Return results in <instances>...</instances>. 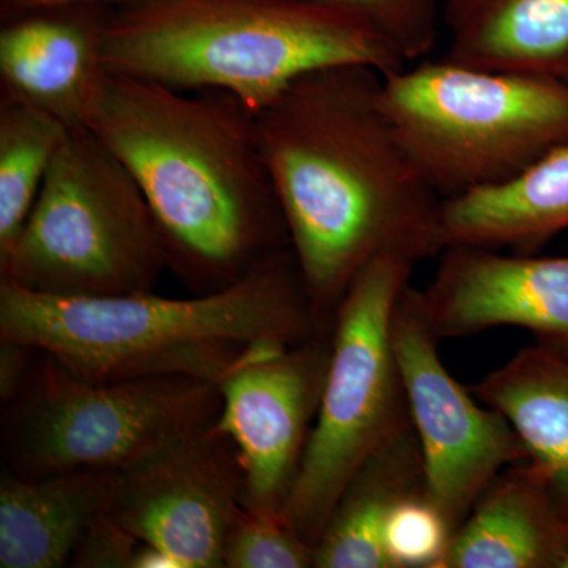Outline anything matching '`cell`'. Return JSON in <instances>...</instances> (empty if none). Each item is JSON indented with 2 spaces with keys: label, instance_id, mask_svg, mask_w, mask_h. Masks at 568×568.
Wrapping results in <instances>:
<instances>
[{
  "label": "cell",
  "instance_id": "7",
  "mask_svg": "<svg viewBox=\"0 0 568 568\" xmlns=\"http://www.w3.org/2000/svg\"><path fill=\"white\" fill-rule=\"evenodd\" d=\"M220 384L185 376L100 383L36 349L0 410L2 467L20 477L123 470L213 424Z\"/></svg>",
  "mask_w": 568,
  "mask_h": 568
},
{
  "label": "cell",
  "instance_id": "26",
  "mask_svg": "<svg viewBox=\"0 0 568 568\" xmlns=\"http://www.w3.org/2000/svg\"><path fill=\"white\" fill-rule=\"evenodd\" d=\"M552 488H555L556 499H558L560 511H562L568 525V480L562 481V484H555L552 481Z\"/></svg>",
  "mask_w": 568,
  "mask_h": 568
},
{
  "label": "cell",
  "instance_id": "11",
  "mask_svg": "<svg viewBox=\"0 0 568 568\" xmlns=\"http://www.w3.org/2000/svg\"><path fill=\"white\" fill-rule=\"evenodd\" d=\"M242 496L241 459L215 420L119 470L111 518L179 568H223Z\"/></svg>",
  "mask_w": 568,
  "mask_h": 568
},
{
  "label": "cell",
  "instance_id": "14",
  "mask_svg": "<svg viewBox=\"0 0 568 568\" xmlns=\"http://www.w3.org/2000/svg\"><path fill=\"white\" fill-rule=\"evenodd\" d=\"M567 549L551 473L528 459L500 470L481 493L440 568H559Z\"/></svg>",
  "mask_w": 568,
  "mask_h": 568
},
{
  "label": "cell",
  "instance_id": "23",
  "mask_svg": "<svg viewBox=\"0 0 568 568\" xmlns=\"http://www.w3.org/2000/svg\"><path fill=\"white\" fill-rule=\"evenodd\" d=\"M353 11L395 44L407 62L432 52L439 0H324Z\"/></svg>",
  "mask_w": 568,
  "mask_h": 568
},
{
  "label": "cell",
  "instance_id": "3",
  "mask_svg": "<svg viewBox=\"0 0 568 568\" xmlns=\"http://www.w3.org/2000/svg\"><path fill=\"white\" fill-rule=\"evenodd\" d=\"M293 248L237 283L189 298L152 293L52 297L0 282V339L58 358L100 383L185 376L219 383L263 346L328 334Z\"/></svg>",
  "mask_w": 568,
  "mask_h": 568
},
{
  "label": "cell",
  "instance_id": "8",
  "mask_svg": "<svg viewBox=\"0 0 568 568\" xmlns=\"http://www.w3.org/2000/svg\"><path fill=\"white\" fill-rule=\"evenodd\" d=\"M416 265L396 254L377 257L336 310L323 399L282 511L284 521L315 548L358 467L413 426L392 316Z\"/></svg>",
  "mask_w": 568,
  "mask_h": 568
},
{
  "label": "cell",
  "instance_id": "6",
  "mask_svg": "<svg viewBox=\"0 0 568 568\" xmlns=\"http://www.w3.org/2000/svg\"><path fill=\"white\" fill-rule=\"evenodd\" d=\"M381 106L437 193L517 178L568 142V82L443 59L383 77Z\"/></svg>",
  "mask_w": 568,
  "mask_h": 568
},
{
  "label": "cell",
  "instance_id": "17",
  "mask_svg": "<svg viewBox=\"0 0 568 568\" xmlns=\"http://www.w3.org/2000/svg\"><path fill=\"white\" fill-rule=\"evenodd\" d=\"M446 61L559 77L568 61V0H444Z\"/></svg>",
  "mask_w": 568,
  "mask_h": 568
},
{
  "label": "cell",
  "instance_id": "28",
  "mask_svg": "<svg viewBox=\"0 0 568 568\" xmlns=\"http://www.w3.org/2000/svg\"><path fill=\"white\" fill-rule=\"evenodd\" d=\"M559 568H568V549L566 551V555H564L562 560H560Z\"/></svg>",
  "mask_w": 568,
  "mask_h": 568
},
{
  "label": "cell",
  "instance_id": "1",
  "mask_svg": "<svg viewBox=\"0 0 568 568\" xmlns=\"http://www.w3.org/2000/svg\"><path fill=\"white\" fill-rule=\"evenodd\" d=\"M383 74L357 63L306 73L254 114L291 248L317 316H334L366 265L439 257L444 197L381 106Z\"/></svg>",
  "mask_w": 568,
  "mask_h": 568
},
{
  "label": "cell",
  "instance_id": "4",
  "mask_svg": "<svg viewBox=\"0 0 568 568\" xmlns=\"http://www.w3.org/2000/svg\"><path fill=\"white\" fill-rule=\"evenodd\" d=\"M103 61L119 77L233 93L254 114L312 71L357 63L387 77L407 63L324 0H134L111 14Z\"/></svg>",
  "mask_w": 568,
  "mask_h": 568
},
{
  "label": "cell",
  "instance_id": "19",
  "mask_svg": "<svg viewBox=\"0 0 568 568\" xmlns=\"http://www.w3.org/2000/svg\"><path fill=\"white\" fill-rule=\"evenodd\" d=\"M469 390L481 405L507 418L555 484L568 480L567 353L536 343Z\"/></svg>",
  "mask_w": 568,
  "mask_h": 568
},
{
  "label": "cell",
  "instance_id": "16",
  "mask_svg": "<svg viewBox=\"0 0 568 568\" xmlns=\"http://www.w3.org/2000/svg\"><path fill=\"white\" fill-rule=\"evenodd\" d=\"M568 230V142L517 178L443 203L447 246L511 248L534 254Z\"/></svg>",
  "mask_w": 568,
  "mask_h": 568
},
{
  "label": "cell",
  "instance_id": "21",
  "mask_svg": "<svg viewBox=\"0 0 568 568\" xmlns=\"http://www.w3.org/2000/svg\"><path fill=\"white\" fill-rule=\"evenodd\" d=\"M315 568V547L282 517L242 508L227 534L223 568Z\"/></svg>",
  "mask_w": 568,
  "mask_h": 568
},
{
  "label": "cell",
  "instance_id": "27",
  "mask_svg": "<svg viewBox=\"0 0 568 568\" xmlns=\"http://www.w3.org/2000/svg\"><path fill=\"white\" fill-rule=\"evenodd\" d=\"M559 77L562 78L564 81L568 82V61H567L566 65H564L562 71H560Z\"/></svg>",
  "mask_w": 568,
  "mask_h": 568
},
{
  "label": "cell",
  "instance_id": "20",
  "mask_svg": "<svg viewBox=\"0 0 568 568\" xmlns=\"http://www.w3.org/2000/svg\"><path fill=\"white\" fill-rule=\"evenodd\" d=\"M69 130L50 112L0 95V256L28 222Z\"/></svg>",
  "mask_w": 568,
  "mask_h": 568
},
{
  "label": "cell",
  "instance_id": "15",
  "mask_svg": "<svg viewBox=\"0 0 568 568\" xmlns=\"http://www.w3.org/2000/svg\"><path fill=\"white\" fill-rule=\"evenodd\" d=\"M119 470L0 476V567L73 568L93 530L110 517Z\"/></svg>",
  "mask_w": 568,
  "mask_h": 568
},
{
  "label": "cell",
  "instance_id": "2",
  "mask_svg": "<svg viewBox=\"0 0 568 568\" xmlns=\"http://www.w3.org/2000/svg\"><path fill=\"white\" fill-rule=\"evenodd\" d=\"M88 129L132 173L168 271L193 294L224 290L290 248L256 118L233 93L110 73Z\"/></svg>",
  "mask_w": 568,
  "mask_h": 568
},
{
  "label": "cell",
  "instance_id": "25",
  "mask_svg": "<svg viewBox=\"0 0 568 568\" xmlns=\"http://www.w3.org/2000/svg\"><path fill=\"white\" fill-rule=\"evenodd\" d=\"M114 0H2L3 17L11 18L26 11L50 9V7L71 6V3H106ZM123 3L134 0H121Z\"/></svg>",
  "mask_w": 568,
  "mask_h": 568
},
{
  "label": "cell",
  "instance_id": "18",
  "mask_svg": "<svg viewBox=\"0 0 568 568\" xmlns=\"http://www.w3.org/2000/svg\"><path fill=\"white\" fill-rule=\"evenodd\" d=\"M426 493L414 425L379 448L343 489L315 548V568H392L384 530L399 503Z\"/></svg>",
  "mask_w": 568,
  "mask_h": 568
},
{
  "label": "cell",
  "instance_id": "5",
  "mask_svg": "<svg viewBox=\"0 0 568 568\" xmlns=\"http://www.w3.org/2000/svg\"><path fill=\"white\" fill-rule=\"evenodd\" d=\"M168 268L159 224L125 164L70 129L9 252L0 282L52 297L152 293Z\"/></svg>",
  "mask_w": 568,
  "mask_h": 568
},
{
  "label": "cell",
  "instance_id": "12",
  "mask_svg": "<svg viewBox=\"0 0 568 568\" xmlns=\"http://www.w3.org/2000/svg\"><path fill=\"white\" fill-rule=\"evenodd\" d=\"M437 260L422 297L439 339L519 327L568 354V256L452 245Z\"/></svg>",
  "mask_w": 568,
  "mask_h": 568
},
{
  "label": "cell",
  "instance_id": "24",
  "mask_svg": "<svg viewBox=\"0 0 568 568\" xmlns=\"http://www.w3.org/2000/svg\"><path fill=\"white\" fill-rule=\"evenodd\" d=\"M36 347L0 339V405L17 394L31 368Z\"/></svg>",
  "mask_w": 568,
  "mask_h": 568
},
{
  "label": "cell",
  "instance_id": "13",
  "mask_svg": "<svg viewBox=\"0 0 568 568\" xmlns=\"http://www.w3.org/2000/svg\"><path fill=\"white\" fill-rule=\"evenodd\" d=\"M102 3H71L7 18L0 29V95L50 112L69 129H88L110 71L103 41L111 14Z\"/></svg>",
  "mask_w": 568,
  "mask_h": 568
},
{
  "label": "cell",
  "instance_id": "9",
  "mask_svg": "<svg viewBox=\"0 0 568 568\" xmlns=\"http://www.w3.org/2000/svg\"><path fill=\"white\" fill-rule=\"evenodd\" d=\"M392 342L424 455L426 495L454 537L497 474L532 457L507 418L477 405L448 373L422 290L410 284L395 305Z\"/></svg>",
  "mask_w": 568,
  "mask_h": 568
},
{
  "label": "cell",
  "instance_id": "22",
  "mask_svg": "<svg viewBox=\"0 0 568 568\" xmlns=\"http://www.w3.org/2000/svg\"><path fill=\"white\" fill-rule=\"evenodd\" d=\"M450 540L446 519L426 493L399 503L384 530L392 568H440Z\"/></svg>",
  "mask_w": 568,
  "mask_h": 568
},
{
  "label": "cell",
  "instance_id": "10",
  "mask_svg": "<svg viewBox=\"0 0 568 568\" xmlns=\"http://www.w3.org/2000/svg\"><path fill=\"white\" fill-rule=\"evenodd\" d=\"M332 331L294 346L252 351L220 381V428L233 440L242 506L282 517L301 473L323 399Z\"/></svg>",
  "mask_w": 568,
  "mask_h": 568
}]
</instances>
